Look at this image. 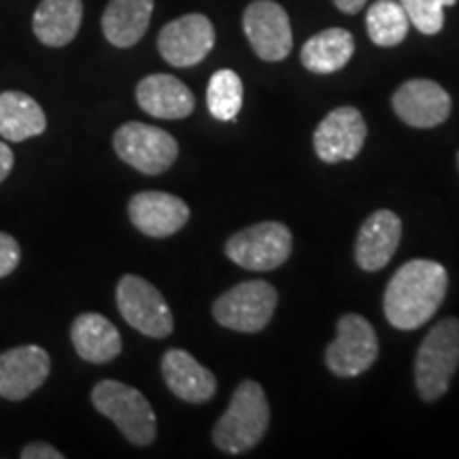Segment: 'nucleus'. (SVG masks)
<instances>
[{"label":"nucleus","mask_w":459,"mask_h":459,"mask_svg":"<svg viewBox=\"0 0 459 459\" xmlns=\"http://www.w3.org/2000/svg\"><path fill=\"white\" fill-rule=\"evenodd\" d=\"M449 277L443 264L411 260L402 264L385 290V317L398 330L421 328L438 311L446 296Z\"/></svg>","instance_id":"obj_1"},{"label":"nucleus","mask_w":459,"mask_h":459,"mask_svg":"<svg viewBox=\"0 0 459 459\" xmlns=\"http://www.w3.org/2000/svg\"><path fill=\"white\" fill-rule=\"evenodd\" d=\"M271 423V409L260 383L243 381L230 400L213 429V443L220 451L245 453L260 443Z\"/></svg>","instance_id":"obj_2"},{"label":"nucleus","mask_w":459,"mask_h":459,"mask_svg":"<svg viewBox=\"0 0 459 459\" xmlns=\"http://www.w3.org/2000/svg\"><path fill=\"white\" fill-rule=\"evenodd\" d=\"M459 368V319H443L423 338L415 359L417 392L434 402L451 385Z\"/></svg>","instance_id":"obj_3"},{"label":"nucleus","mask_w":459,"mask_h":459,"mask_svg":"<svg viewBox=\"0 0 459 459\" xmlns=\"http://www.w3.org/2000/svg\"><path fill=\"white\" fill-rule=\"evenodd\" d=\"M91 404L111 419L132 445L147 446L156 440V412L139 389L108 378L91 389Z\"/></svg>","instance_id":"obj_4"},{"label":"nucleus","mask_w":459,"mask_h":459,"mask_svg":"<svg viewBox=\"0 0 459 459\" xmlns=\"http://www.w3.org/2000/svg\"><path fill=\"white\" fill-rule=\"evenodd\" d=\"M279 304L277 290L266 281H245L213 304L217 324L234 332L254 334L271 324Z\"/></svg>","instance_id":"obj_5"},{"label":"nucleus","mask_w":459,"mask_h":459,"mask_svg":"<svg viewBox=\"0 0 459 459\" xmlns=\"http://www.w3.org/2000/svg\"><path fill=\"white\" fill-rule=\"evenodd\" d=\"M115 153L143 175H162L175 164L179 145L175 136L156 126L128 122L113 136Z\"/></svg>","instance_id":"obj_6"},{"label":"nucleus","mask_w":459,"mask_h":459,"mask_svg":"<svg viewBox=\"0 0 459 459\" xmlns=\"http://www.w3.org/2000/svg\"><path fill=\"white\" fill-rule=\"evenodd\" d=\"M291 254V232L285 223L262 221L234 234L226 255L245 271L266 273L279 268Z\"/></svg>","instance_id":"obj_7"},{"label":"nucleus","mask_w":459,"mask_h":459,"mask_svg":"<svg viewBox=\"0 0 459 459\" xmlns=\"http://www.w3.org/2000/svg\"><path fill=\"white\" fill-rule=\"evenodd\" d=\"M117 308L134 330L152 338H166L172 332V313L158 287L136 274H126L117 283Z\"/></svg>","instance_id":"obj_8"},{"label":"nucleus","mask_w":459,"mask_h":459,"mask_svg":"<svg viewBox=\"0 0 459 459\" xmlns=\"http://www.w3.org/2000/svg\"><path fill=\"white\" fill-rule=\"evenodd\" d=\"M378 341L375 328L361 315L347 313L338 319L336 338L325 351V364L336 377H358L375 364Z\"/></svg>","instance_id":"obj_9"},{"label":"nucleus","mask_w":459,"mask_h":459,"mask_svg":"<svg viewBox=\"0 0 459 459\" xmlns=\"http://www.w3.org/2000/svg\"><path fill=\"white\" fill-rule=\"evenodd\" d=\"M215 45V28L203 13H189L170 22L158 37V49L177 68L196 66Z\"/></svg>","instance_id":"obj_10"},{"label":"nucleus","mask_w":459,"mask_h":459,"mask_svg":"<svg viewBox=\"0 0 459 459\" xmlns=\"http://www.w3.org/2000/svg\"><path fill=\"white\" fill-rule=\"evenodd\" d=\"M243 28L251 48L262 60L281 62L290 56L294 37L287 11L273 0H255L247 7Z\"/></svg>","instance_id":"obj_11"},{"label":"nucleus","mask_w":459,"mask_h":459,"mask_svg":"<svg viewBox=\"0 0 459 459\" xmlns=\"http://www.w3.org/2000/svg\"><path fill=\"white\" fill-rule=\"evenodd\" d=\"M366 132V122L358 108L338 107L325 115L315 130V153L328 164L353 160L364 147Z\"/></svg>","instance_id":"obj_12"},{"label":"nucleus","mask_w":459,"mask_h":459,"mask_svg":"<svg viewBox=\"0 0 459 459\" xmlns=\"http://www.w3.org/2000/svg\"><path fill=\"white\" fill-rule=\"evenodd\" d=\"M51 359L37 344H22L0 355V398L26 400L48 381Z\"/></svg>","instance_id":"obj_13"},{"label":"nucleus","mask_w":459,"mask_h":459,"mask_svg":"<svg viewBox=\"0 0 459 459\" xmlns=\"http://www.w3.org/2000/svg\"><path fill=\"white\" fill-rule=\"evenodd\" d=\"M394 111L412 128H436L451 115V96L429 79H411L395 90Z\"/></svg>","instance_id":"obj_14"},{"label":"nucleus","mask_w":459,"mask_h":459,"mask_svg":"<svg viewBox=\"0 0 459 459\" xmlns=\"http://www.w3.org/2000/svg\"><path fill=\"white\" fill-rule=\"evenodd\" d=\"M132 226L153 238L177 234L189 220V206L166 192L134 194L128 204Z\"/></svg>","instance_id":"obj_15"},{"label":"nucleus","mask_w":459,"mask_h":459,"mask_svg":"<svg viewBox=\"0 0 459 459\" xmlns=\"http://www.w3.org/2000/svg\"><path fill=\"white\" fill-rule=\"evenodd\" d=\"M402 237V221L394 211H375L361 223L358 243H355V260L361 271H381L395 255Z\"/></svg>","instance_id":"obj_16"},{"label":"nucleus","mask_w":459,"mask_h":459,"mask_svg":"<svg viewBox=\"0 0 459 459\" xmlns=\"http://www.w3.org/2000/svg\"><path fill=\"white\" fill-rule=\"evenodd\" d=\"M162 375L166 385L177 398L203 404L217 392V378L209 368H204L192 353L183 349H170L162 358Z\"/></svg>","instance_id":"obj_17"},{"label":"nucleus","mask_w":459,"mask_h":459,"mask_svg":"<svg viewBox=\"0 0 459 459\" xmlns=\"http://www.w3.org/2000/svg\"><path fill=\"white\" fill-rule=\"evenodd\" d=\"M136 102L158 119H183L192 115L196 100L192 90L172 74H149L136 85Z\"/></svg>","instance_id":"obj_18"},{"label":"nucleus","mask_w":459,"mask_h":459,"mask_svg":"<svg viewBox=\"0 0 459 459\" xmlns=\"http://www.w3.org/2000/svg\"><path fill=\"white\" fill-rule=\"evenodd\" d=\"M71 341L79 358L90 364H107L122 353V336L107 317L83 313L73 321Z\"/></svg>","instance_id":"obj_19"},{"label":"nucleus","mask_w":459,"mask_h":459,"mask_svg":"<svg viewBox=\"0 0 459 459\" xmlns=\"http://www.w3.org/2000/svg\"><path fill=\"white\" fill-rule=\"evenodd\" d=\"M82 20V0H41L32 17L34 37L48 48H65L77 37Z\"/></svg>","instance_id":"obj_20"},{"label":"nucleus","mask_w":459,"mask_h":459,"mask_svg":"<svg viewBox=\"0 0 459 459\" xmlns=\"http://www.w3.org/2000/svg\"><path fill=\"white\" fill-rule=\"evenodd\" d=\"M153 0H108L102 13V32L115 48H132L145 37Z\"/></svg>","instance_id":"obj_21"},{"label":"nucleus","mask_w":459,"mask_h":459,"mask_svg":"<svg viewBox=\"0 0 459 459\" xmlns=\"http://www.w3.org/2000/svg\"><path fill=\"white\" fill-rule=\"evenodd\" d=\"M48 128L41 105L24 91L0 94V136L11 143H22L43 134Z\"/></svg>","instance_id":"obj_22"},{"label":"nucleus","mask_w":459,"mask_h":459,"mask_svg":"<svg viewBox=\"0 0 459 459\" xmlns=\"http://www.w3.org/2000/svg\"><path fill=\"white\" fill-rule=\"evenodd\" d=\"M355 51L353 34L344 28H328L304 43L300 60L307 71L330 74L349 65Z\"/></svg>","instance_id":"obj_23"},{"label":"nucleus","mask_w":459,"mask_h":459,"mask_svg":"<svg viewBox=\"0 0 459 459\" xmlns=\"http://www.w3.org/2000/svg\"><path fill=\"white\" fill-rule=\"evenodd\" d=\"M366 28L372 43L378 48H395L409 34L411 20L404 7L395 0H377L366 13Z\"/></svg>","instance_id":"obj_24"},{"label":"nucleus","mask_w":459,"mask_h":459,"mask_svg":"<svg viewBox=\"0 0 459 459\" xmlns=\"http://www.w3.org/2000/svg\"><path fill=\"white\" fill-rule=\"evenodd\" d=\"M206 105L215 119L234 122L243 107V82L238 74L230 68L217 71L206 88Z\"/></svg>","instance_id":"obj_25"},{"label":"nucleus","mask_w":459,"mask_h":459,"mask_svg":"<svg viewBox=\"0 0 459 459\" xmlns=\"http://www.w3.org/2000/svg\"><path fill=\"white\" fill-rule=\"evenodd\" d=\"M409 15L411 24L423 34H438L445 26V9L457 0H398Z\"/></svg>","instance_id":"obj_26"},{"label":"nucleus","mask_w":459,"mask_h":459,"mask_svg":"<svg viewBox=\"0 0 459 459\" xmlns=\"http://www.w3.org/2000/svg\"><path fill=\"white\" fill-rule=\"evenodd\" d=\"M22 251L17 240L7 232H0V279L7 277L20 264Z\"/></svg>","instance_id":"obj_27"},{"label":"nucleus","mask_w":459,"mask_h":459,"mask_svg":"<svg viewBox=\"0 0 459 459\" xmlns=\"http://www.w3.org/2000/svg\"><path fill=\"white\" fill-rule=\"evenodd\" d=\"M60 451L48 443H30L22 449V459H62Z\"/></svg>","instance_id":"obj_28"},{"label":"nucleus","mask_w":459,"mask_h":459,"mask_svg":"<svg viewBox=\"0 0 459 459\" xmlns=\"http://www.w3.org/2000/svg\"><path fill=\"white\" fill-rule=\"evenodd\" d=\"M11 169H13V152H11L9 145L0 143V183L7 179Z\"/></svg>","instance_id":"obj_29"},{"label":"nucleus","mask_w":459,"mask_h":459,"mask_svg":"<svg viewBox=\"0 0 459 459\" xmlns=\"http://www.w3.org/2000/svg\"><path fill=\"white\" fill-rule=\"evenodd\" d=\"M366 3H368V0H334L336 7L341 9L342 13H349V15L358 13V11H361V7H364Z\"/></svg>","instance_id":"obj_30"}]
</instances>
